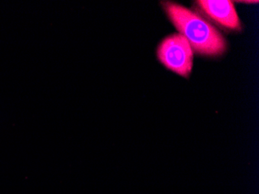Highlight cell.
<instances>
[{"label": "cell", "mask_w": 259, "mask_h": 194, "mask_svg": "<svg viewBox=\"0 0 259 194\" xmlns=\"http://www.w3.org/2000/svg\"><path fill=\"white\" fill-rule=\"evenodd\" d=\"M162 6L171 23L190 42L194 53L215 58L227 52L225 37L200 14L174 2H163Z\"/></svg>", "instance_id": "6da1fadb"}, {"label": "cell", "mask_w": 259, "mask_h": 194, "mask_svg": "<svg viewBox=\"0 0 259 194\" xmlns=\"http://www.w3.org/2000/svg\"><path fill=\"white\" fill-rule=\"evenodd\" d=\"M157 57L165 68L189 78L193 68L194 52L187 39L180 33L164 37L157 48Z\"/></svg>", "instance_id": "7a4b0ae2"}, {"label": "cell", "mask_w": 259, "mask_h": 194, "mask_svg": "<svg viewBox=\"0 0 259 194\" xmlns=\"http://www.w3.org/2000/svg\"><path fill=\"white\" fill-rule=\"evenodd\" d=\"M196 5L208 18L220 27L231 31H241L242 23L234 3L228 0H199Z\"/></svg>", "instance_id": "3957f363"}]
</instances>
